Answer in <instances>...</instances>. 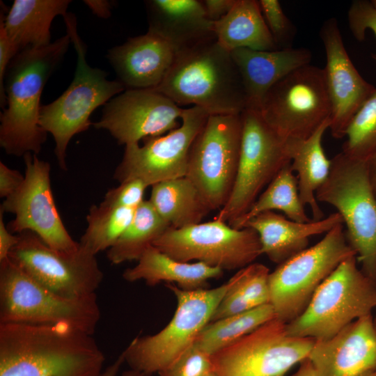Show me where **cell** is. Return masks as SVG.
<instances>
[{
  "label": "cell",
  "instance_id": "cell-1",
  "mask_svg": "<svg viewBox=\"0 0 376 376\" xmlns=\"http://www.w3.org/2000/svg\"><path fill=\"white\" fill-rule=\"evenodd\" d=\"M92 334L67 324L0 323V376H100Z\"/></svg>",
  "mask_w": 376,
  "mask_h": 376
},
{
  "label": "cell",
  "instance_id": "cell-2",
  "mask_svg": "<svg viewBox=\"0 0 376 376\" xmlns=\"http://www.w3.org/2000/svg\"><path fill=\"white\" fill-rule=\"evenodd\" d=\"M71 39L68 33L49 45L18 52L4 81L6 106L0 116V146L8 155L38 154L47 133L39 124L41 95L63 60Z\"/></svg>",
  "mask_w": 376,
  "mask_h": 376
},
{
  "label": "cell",
  "instance_id": "cell-3",
  "mask_svg": "<svg viewBox=\"0 0 376 376\" xmlns=\"http://www.w3.org/2000/svg\"><path fill=\"white\" fill-rule=\"evenodd\" d=\"M176 104H192L211 114L241 113L247 97L230 52L211 39L176 52L163 81L153 88Z\"/></svg>",
  "mask_w": 376,
  "mask_h": 376
},
{
  "label": "cell",
  "instance_id": "cell-4",
  "mask_svg": "<svg viewBox=\"0 0 376 376\" xmlns=\"http://www.w3.org/2000/svg\"><path fill=\"white\" fill-rule=\"evenodd\" d=\"M64 22L77 55L75 77L68 88L52 102L42 105L39 124L52 134L59 167L67 170L66 150L72 138L93 125L90 116L97 107L105 105L125 91L118 80L107 79L102 70L89 65L86 48L77 29L74 15L67 13Z\"/></svg>",
  "mask_w": 376,
  "mask_h": 376
},
{
  "label": "cell",
  "instance_id": "cell-5",
  "mask_svg": "<svg viewBox=\"0 0 376 376\" xmlns=\"http://www.w3.org/2000/svg\"><path fill=\"white\" fill-rule=\"evenodd\" d=\"M100 319L96 294L64 297L36 281L8 258L0 262V323L67 324L93 335Z\"/></svg>",
  "mask_w": 376,
  "mask_h": 376
},
{
  "label": "cell",
  "instance_id": "cell-6",
  "mask_svg": "<svg viewBox=\"0 0 376 376\" xmlns=\"http://www.w3.org/2000/svg\"><path fill=\"white\" fill-rule=\"evenodd\" d=\"M231 285V278L211 289L186 290L166 284L177 299L172 319L158 333L134 338L123 351L125 362L142 376L165 368L194 345Z\"/></svg>",
  "mask_w": 376,
  "mask_h": 376
},
{
  "label": "cell",
  "instance_id": "cell-7",
  "mask_svg": "<svg viewBox=\"0 0 376 376\" xmlns=\"http://www.w3.org/2000/svg\"><path fill=\"white\" fill-rule=\"evenodd\" d=\"M357 256L343 261L322 283L305 311L286 324L292 336L327 339L376 307V280L357 267Z\"/></svg>",
  "mask_w": 376,
  "mask_h": 376
},
{
  "label": "cell",
  "instance_id": "cell-8",
  "mask_svg": "<svg viewBox=\"0 0 376 376\" xmlns=\"http://www.w3.org/2000/svg\"><path fill=\"white\" fill-rule=\"evenodd\" d=\"M317 201L334 206L343 219L348 244L361 270L376 280V196L367 162L343 152L331 159L329 176L316 191Z\"/></svg>",
  "mask_w": 376,
  "mask_h": 376
},
{
  "label": "cell",
  "instance_id": "cell-9",
  "mask_svg": "<svg viewBox=\"0 0 376 376\" xmlns=\"http://www.w3.org/2000/svg\"><path fill=\"white\" fill-rule=\"evenodd\" d=\"M353 256L357 253L340 224L313 246L278 265L269 275V304L276 317L285 323L299 317L322 283Z\"/></svg>",
  "mask_w": 376,
  "mask_h": 376
},
{
  "label": "cell",
  "instance_id": "cell-10",
  "mask_svg": "<svg viewBox=\"0 0 376 376\" xmlns=\"http://www.w3.org/2000/svg\"><path fill=\"white\" fill-rule=\"evenodd\" d=\"M241 113L211 114L189 149L185 177L211 211L227 203L236 179L242 137Z\"/></svg>",
  "mask_w": 376,
  "mask_h": 376
},
{
  "label": "cell",
  "instance_id": "cell-11",
  "mask_svg": "<svg viewBox=\"0 0 376 376\" xmlns=\"http://www.w3.org/2000/svg\"><path fill=\"white\" fill-rule=\"evenodd\" d=\"M242 137L234 187L216 219L232 224L244 214L279 172L290 163L285 139L263 119L259 111L241 113Z\"/></svg>",
  "mask_w": 376,
  "mask_h": 376
},
{
  "label": "cell",
  "instance_id": "cell-12",
  "mask_svg": "<svg viewBox=\"0 0 376 376\" xmlns=\"http://www.w3.org/2000/svg\"><path fill=\"white\" fill-rule=\"evenodd\" d=\"M258 111L284 139L309 137L331 117L324 69L308 64L290 72L267 91Z\"/></svg>",
  "mask_w": 376,
  "mask_h": 376
},
{
  "label": "cell",
  "instance_id": "cell-13",
  "mask_svg": "<svg viewBox=\"0 0 376 376\" xmlns=\"http://www.w3.org/2000/svg\"><path fill=\"white\" fill-rule=\"evenodd\" d=\"M152 246L175 260H196L223 270L240 269L263 254L253 228L237 229L216 219L181 228L169 227Z\"/></svg>",
  "mask_w": 376,
  "mask_h": 376
},
{
  "label": "cell",
  "instance_id": "cell-14",
  "mask_svg": "<svg viewBox=\"0 0 376 376\" xmlns=\"http://www.w3.org/2000/svg\"><path fill=\"white\" fill-rule=\"evenodd\" d=\"M274 318L212 355L220 376H285L308 359L315 340L288 334Z\"/></svg>",
  "mask_w": 376,
  "mask_h": 376
},
{
  "label": "cell",
  "instance_id": "cell-15",
  "mask_svg": "<svg viewBox=\"0 0 376 376\" xmlns=\"http://www.w3.org/2000/svg\"><path fill=\"white\" fill-rule=\"evenodd\" d=\"M17 235L8 258L36 281L67 297L96 294L104 278L96 255L79 244L74 253L57 251L31 231Z\"/></svg>",
  "mask_w": 376,
  "mask_h": 376
},
{
  "label": "cell",
  "instance_id": "cell-16",
  "mask_svg": "<svg viewBox=\"0 0 376 376\" xmlns=\"http://www.w3.org/2000/svg\"><path fill=\"white\" fill-rule=\"evenodd\" d=\"M24 180L0 208L15 214L7 227L12 233L31 231L50 248L63 253L79 249L60 217L51 187L50 164L31 152L24 156Z\"/></svg>",
  "mask_w": 376,
  "mask_h": 376
},
{
  "label": "cell",
  "instance_id": "cell-17",
  "mask_svg": "<svg viewBox=\"0 0 376 376\" xmlns=\"http://www.w3.org/2000/svg\"><path fill=\"white\" fill-rule=\"evenodd\" d=\"M209 113L192 107L183 109L181 124L166 134L148 137L143 146H125L113 175L120 183L139 179L148 187L164 180L185 177L191 146Z\"/></svg>",
  "mask_w": 376,
  "mask_h": 376
},
{
  "label": "cell",
  "instance_id": "cell-18",
  "mask_svg": "<svg viewBox=\"0 0 376 376\" xmlns=\"http://www.w3.org/2000/svg\"><path fill=\"white\" fill-rule=\"evenodd\" d=\"M183 109L153 88L126 89L104 105L101 118L93 125L127 146L176 129Z\"/></svg>",
  "mask_w": 376,
  "mask_h": 376
},
{
  "label": "cell",
  "instance_id": "cell-19",
  "mask_svg": "<svg viewBox=\"0 0 376 376\" xmlns=\"http://www.w3.org/2000/svg\"><path fill=\"white\" fill-rule=\"evenodd\" d=\"M320 37L325 49L323 69L331 107L329 129L334 138L342 139L351 119L375 87L366 81L353 65L335 18L323 22Z\"/></svg>",
  "mask_w": 376,
  "mask_h": 376
},
{
  "label": "cell",
  "instance_id": "cell-20",
  "mask_svg": "<svg viewBox=\"0 0 376 376\" xmlns=\"http://www.w3.org/2000/svg\"><path fill=\"white\" fill-rule=\"evenodd\" d=\"M317 376H367L376 370V332L372 314L332 337L315 340L308 357Z\"/></svg>",
  "mask_w": 376,
  "mask_h": 376
},
{
  "label": "cell",
  "instance_id": "cell-21",
  "mask_svg": "<svg viewBox=\"0 0 376 376\" xmlns=\"http://www.w3.org/2000/svg\"><path fill=\"white\" fill-rule=\"evenodd\" d=\"M175 55L169 42L148 30L111 48L107 57L125 89H148L155 88L163 81Z\"/></svg>",
  "mask_w": 376,
  "mask_h": 376
},
{
  "label": "cell",
  "instance_id": "cell-22",
  "mask_svg": "<svg viewBox=\"0 0 376 376\" xmlns=\"http://www.w3.org/2000/svg\"><path fill=\"white\" fill-rule=\"evenodd\" d=\"M230 54L242 79L247 109L258 111L265 95L276 82L312 60L311 52L304 47L274 51L240 48Z\"/></svg>",
  "mask_w": 376,
  "mask_h": 376
},
{
  "label": "cell",
  "instance_id": "cell-23",
  "mask_svg": "<svg viewBox=\"0 0 376 376\" xmlns=\"http://www.w3.org/2000/svg\"><path fill=\"white\" fill-rule=\"evenodd\" d=\"M340 224L343 219L337 212L319 221L297 222L267 211L249 220L243 228H253L259 236L262 253L280 265L308 248L310 237L327 233Z\"/></svg>",
  "mask_w": 376,
  "mask_h": 376
},
{
  "label": "cell",
  "instance_id": "cell-24",
  "mask_svg": "<svg viewBox=\"0 0 376 376\" xmlns=\"http://www.w3.org/2000/svg\"><path fill=\"white\" fill-rule=\"evenodd\" d=\"M146 6L148 30L165 39L176 52L215 38L213 22L201 1L152 0Z\"/></svg>",
  "mask_w": 376,
  "mask_h": 376
},
{
  "label": "cell",
  "instance_id": "cell-25",
  "mask_svg": "<svg viewBox=\"0 0 376 376\" xmlns=\"http://www.w3.org/2000/svg\"><path fill=\"white\" fill-rule=\"evenodd\" d=\"M330 120L324 122L306 139H286L285 150L290 159V167L297 173L298 191L304 205L311 210L312 219L324 218L315 197L316 191L327 179L331 168L324 151L322 141L325 131L329 128Z\"/></svg>",
  "mask_w": 376,
  "mask_h": 376
},
{
  "label": "cell",
  "instance_id": "cell-26",
  "mask_svg": "<svg viewBox=\"0 0 376 376\" xmlns=\"http://www.w3.org/2000/svg\"><path fill=\"white\" fill-rule=\"evenodd\" d=\"M137 262L134 267L124 271L123 279L129 282L143 280L150 286L166 282L177 283L178 288L186 290L205 288L209 279L219 278L224 274L223 269L201 262L175 260L152 245Z\"/></svg>",
  "mask_w": 376,
  "mask_h": 376
},
{
  "label": "cell",
  "instance_id": "cell-27",
  "mask_svg": "<svg viewBox=\"0 0 376 376\" xmlns=\"http://www.w3.org/2000/svg\"><path fill=\"white\" fill-rule=\"evenodd\" d=\"M69 0H15L3 20L7 35L17 52L47 46L50 27L58 15L64 17Z\"/></svg>",
  "mask_w": 376,
  "mask_h": 376
},
{
  "label": "cell",
  "instance_id": "cell-28",
  "mask_svg": "<svg viewBox=\"0 0 376 376\" xmlns=\"http://www.w3.org/2000/svg\"><path fill=\"white\" fill-rule=\"evenodd\" d=\"M213 30L218 43L229 52L240 48L260 51L279 49L258 1L236 0L227 15L213 22Z\"/></svg>",
  "mask_w": 376,
  "mask_h": 376
},
{
  "label": "cell",
  "instance_id": "cell-29",
  "mask_svg": "<svg viewBox=\"0 0 376 376\" xmlns=\"http://www.w3.org/2000/svg\"><path fill=\"white\" fill-rule=\"evenodd\" d=\"M149 201L173 228L201 223L211 211L198 190L185 176L153 185Z\"/></svg>",
  "mask_w": 376,
  "mask_h": 376
},
{
  "label": "cell",
  "instance_id": "cell-30",
  "mask_svg": "<svg viewBox=\"0 0 376 376\" xmlns=\"http://www.w3.org/2000/svg\"><path fill=\"white\" fill-rule=\"evenodd\" d=\"M269 273L267 267L258 263H253L239 269L231 277L232 285L217 306L210 321L269 304Z\"/></svg>",
  "mask_w": 376,
  "mask_h": 376
},
{
  "label": "cell",
  "instance_id": "cell-31",
  "mask_svg": "<svg viewBox=\"0 0 376 376\" xmlns=\"http://www.w3.org/2000/svg\"><path fill=\"white\" fill-rule=\"evenodd\" d=\"M169 227L149 200H144L136 209L131 224L107 250L108 260L114 265L137 261Z\"/></svg>",
  "mask_w": 376,
  "mask_h": 376
},
{
  "label": "cell",
  "instance_id": "cell-32",
  "mask_svg": "<svg viewBox=\"0 0 376 376\" xmlns=\"http://www.w3.org/2000/svg\"><path fill=\"white\" fill-rule=\"evenodd\" d=\"M291 169L290 163L285 166L267 185L249 210L235 220L230 226L241 229L251 219L260 213L280 210L287 217L297 222L312 221L306 213L298 191L297 178Z\"/></svg>",
  "mask_w": 376,
  "mask_h": 376
},
{
  "label": "cell",
  "instance_id": "cell-33",
  "mask_svg": "<svg viewBox=\"0 0 376 376\" xmlns=\"http://www.w3.org/2000/svg\"><path fill=\"white\" fill-rule=\"evenodd\" d=\"M274 318L275 311L269 303L210 321L199 332L194 345L212 355Z\"/></svg>",
  "mask_w": 376,
  "mask_h": 376
},
{
  "label": "cell",
  "instance_id": "cell-34",
  "mask_svg": "<svg viewBox=\"0 0 376 376\" xmlns=\"http://www.w3.org/2000/svg\"><path fill=\"white\" fill-rule=\"evenodd\" d=\"M136 209L103 201L92 205L86 216V229L79 244L94 255L108 250L131 224Z\"/></svg>",
  "mask_w": 376,
  "mask_h": 376
},
{
  "label": "cell",
  "instance_id": "cell-35",
  "mask_svg": "<svg viewBox=\"0 0 376 376\" xmlns=\"http://www.w3.org/2000/svg\"><path fill=\"white\" fill-rule=\"evenodd\" d=\"M345 137L342 152L352 158L367 162L376 150V87L351 119Z\"/></svg>",
  "mask_w": 376,
  "mask_h": 376
},
{
  "label": "cell",
  "instance_id": "cell-36",
  "mask_svg": "<svg viewBox=\"0 0 376 376\" xmlns=\"http://www.w3.org/2000/svg\"><path fill=\"white\" fill-rule=\"evenodd\" d=\"M258 3L279 49L292 47L297 29L283 12L278 0H260Z\"/></svg>",
  "mask_w": 376,
  "mask_h": 376
},
{
  "label": "cell",
  "instance_id": "cell-37",
  "mask_svg": "<svg viewBox=\"0 0 376 376\" xmlns=\"http://www.w3.org/2000/svg\"><path fill=\"white\" fill-rule=\"evenodd\" d=\"M212 355L193 345L158 373L159 376H204L214 370Z\"/></svg>",
  "mask_w": 376,
  "mask_h": 376
},
{
  "label": "cell",
  "instance_id": "cell-38",
  "mask_svg": "<svg viewBox=\"0 0 376 376\" xmlns=\"http://www.w3.org/2000/svg\"><path fill=\"white\" fill-rule=\"evenodd\" d=\"M347 20L350 31L357 40L363 41L368 29L376 38V10L370 1H354L347 12ZM374 58L376 60V56Z\"/></svg>",
  "mask_w": 376,
  "mask_h": 376
},
{
  "label": "cell",
  "instance_id": "cell-39",
  "mask_svg": "<svg viewBox=\"0 0 376 376\" xmlns=\"http://www.w3.org/2000/svg\"><path fill=\"white\" fill-rule=\"evenodd\" d=\"M148 185L141 180H128L109 189L103 202L113 206L137 208L144 201V193Z\"/></svg>",
  "mask_w": 376,
  "mask_h": 376
},
{
  "label": "cell",
  "instance_id": "cell-40",
  "mask_svg": "<svg viewBox=\"0 0 376 376\" xmlns=\"http://www.w3.org/2000/svg\"><path fill=\"white\" fill-rule=\"evenodd\" d=\"M17 54L12 45L2 19L0 20V104L3 109L6 107L4 81L6 71L13 58Z\"/></svg>",
  "mask_w": 376,
  "mask_h": 376
},
{
  "label": "cell",
  "instance_id": "cell-41",
  "mask_svg": "<svg viewBox=\"0 0 376 376\" xmlns=\"http://www.w3.org/2000/svg\"><path fill=\"white\" fill-rule=\"evenodd\" d=\"M24 180L23 175L17 170L12 169L0 162V196L5 198L15 193Z\"/></svg>",
  "mask_w": 376,
  "mask_h": 376
},
{
  "label": "cell",
  "instance_id": "cell-42",
  "mask_svg": "<svg viewBox=\"0 0 376 376\" xmlns=\"http://www.w3.org/2000/svg\"><path fill=\"white\" fill-rule=\"evenodd\" d=\"M235 1L236 0L201 1L207 16L212 22H216L227 15Z\"/></svg>",
  "mask_w": 376,
  "mask_h": 376
},
{
  "label": "cell",
  "instance_id": "cell-43",
  "mask_svg": "<svg viewBox=\"0 0 376 376\" xmlns=\"http://www.w3.org/2000/svg\"><path fill=\"white\" fill-rule=\"evenodd\" d=\"M3 213L0 208V262L8 258L10 252L18 242V235H13L6 226Z\"/></svg>",
  "mask_w": 376,
  "mask_h": 376
},
{
  "label": "cell",
  "instance_id": "cell-44",
  "mask_svg": "<svg viewBox=\"0 0 376 376\" xmlns=\"http://www.w3.org/2000/svg\"><path fill=\"white\" fill-rule=\"evenodd\" d=\"M84 3L92 13L101 18H108L111 13V3L107 0H85Z\"/></svg>",
  "mask_w": 376,
  "mask_h": 376
},
{
  "label": "cell",
  "instance_id": "cell-45",
  "mask_svg": "<svg viewBox=\"0 0 376 376\" xmlns=\"http://www.w3.org/2000/svg\"><path fill=\"white\" fill-rule=\"evenodd\" d=\"M366 162L370 182L374 194L376 196V150Z\"/></svg>",
  "mask_w": 376,
  "mask_h": 376
},
{
  "label": "cell",
  "instance_id": "cell-46",
  "mask_svg": "<svg viewBox=\"0 0 376 376\" xmlns=\"http://www.w3.org/2000/svg\"><path fill=\"white\" fill-rule=\"evenodd\" d=\"M124 362L125 355L123 352L113 363L103 370L100 376H116Z\"/></svg>",
  "mask_w": 376,
  "mask_h": 376
},
{
  "label": "cell",
  "instance_id": "cell-47",
  "mask_svg": "<svg viewBox=\"0 0 376 376\" xmlns=\"http://www.w3.org/2000/svg\"><path fill=\"white\" fill-rule=\"evenodd\" d=\"M292 376H317V374L311 362L306 359L300 363L299 369Z\"/></svg>",
  "mask_w": 376,
  "mask_h": 376
},
{
  "label": "cell",
  "instance_id": "cell-48",
  "mask_svg": "<svg viewBox=\"0 0 376 376\" xmlns=\"http://www.w3.org/2000/svg\"><path fill=\"white\" fill-rule=\"evenodd\" d=\"M123 376H142V375L138 372L130 369L129 370L123 372Z\"/></svg>",
  "mask_w": 376,
  "mask_h": 376
},
{
  "label": "cell",
  "instance_id": "cell-49",
  "mask_svg": "<svg viewBox=\"0 0 376 376\" xmlns=\"http://www.w3.org/2000/svg\"><path fill=\"white\" fill-rule=\"evenodd\" d=\"M204 376H220L218 373L214 369L212 371L209 372Z\"/></svg>",
  "mask_w": 376,
  "mask_h": 376
},
{
  "label": "cell",
  "instance_id": "cell-50",
  "mask_svg": "<svg viewBox=\"0 0 376 376\" xmlns=\"http://www.w3.org/2000/svg\"><path fill=\"white\" fill-rule=\"evenodd\" d=\"M373 325H374V328L376 332V314H375V318H373Z\"/></svg>",
  "mask_w": 376,
  "mask_h": 376
},
{
  "label": "cell",
  "instance_id": "cell-51",
  "mask_svg": "<svg viewBox=\"0 0 376 376\" xmlns=\"http://www.w3.org/2000/svg\"><path fill=\"white\" fill-rule=\"evenodd\" d=\"M373 6L374 7V8L376 10V0H372L370 1Z\"/></svg>",
  "mask_w": 376,
  "mask_h": 376
},
{
  "label": "cell",
  "instance_id": "cell-52",
  "mask_svg": "<svg viewBox=\"0 0 376 376\" xmlns=\"http://www.w3.org/2000/svg\"><path fill=\"white\" fill-rule=\"evenodd\" d=\"M367 376H376V370H375L372 373L368 375Z\"/></svg>",
  "mask_w": 376,
  "mask_h": 376
}]
</instances>
